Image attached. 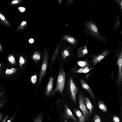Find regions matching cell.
<instances>
[{
	"label": "cell",
	"instance_id": "obj_1",
	"mask_svg": "<svg viewBox=\"0 0 122 122\" xmlns=\"http://www.w3.org/2000/svg\"><path fill=\"white\" fill-rule=\"evenodd\" d=\"M83 33L86 35L101 42L107 43L106 38L100 34L97 24L92 20L85 21L84 25Z\"/></svg>",
	"mask_w": 122,
	"mask_h": 122
},
{
	"label": "cell",
	"instance_id": "obj_2",
	"mask_svg": "<svg viewBox=\"0 0 122 122\" xmlns=\"http://www.w3.org/2000/svg\"><path fill=\"white\" fill-rule=\"evenodd\" d=\"M49 59V53L47 49L45 48L44 51L42 58L36 93H37L38 88L41 85L42 81L47 73Z\"/></svg>",
	"mask_w": 122,
	"mask_h": 122
},
{
	"label": "cell",
	"instance_id": "obj_3",
	"mask_svg": "<svg viewBox=\"0 0 122 122\" xmlns=\"http://www.w3.org/2000/svg\"><path fill=\"white\" fill-rule=\"evenodd\" d=\"M63 63L60 62L59 70L55 92L58 91L61 94L63 93L65 83L66 73L63 68Z\"/></svg>",
	"mask_w": 122,
	"mask_h": 122
},
{
	"label": "cell",
	"instance_id": "obj_4",
	"mask_svg": "<svg viewBox=\"0 0 122 122\" xmlns=\"http://www.w3.org/2000/svg\"><path fill=\"white\" fill-rule=\"evenodd\" d=\"M116 52L117 59V63L118 68L117 82L118 84L120 85L122 84V41Z\"/></svg>",
	"mask_w": 122,
	"mask_h": 122
},
{
	"label": "cell",
	"instance_id": "obj_5",
	"mask_svg": "<svg viewBox=\"0 0 122 122\" xmlns=\"http://www.w3.org/2000/svg\"><path fill=\"white\" fill-rule=\"evenodd\" d=\"M78 99L79 107L82 111L86 120H87L90 116L89 111L87 107L83 95L80 92L79 94Z\"/></svg>",
	"mask_w": 122,
	"mask_h": 122
},
{
	"label": "cell",
	"instance_id": "obj_6",
	"mask_svg": "<svg viewBox=\"0 0 122 122\" xmlns=\"http://www.w3.org/2000/svg\"><path fill=\"white\" fill-rule=\"evenodd\" d=\"M111 51L107 48H106L104 51L101 54L97 55H91V56L92 57V63L93 65L95 66L100 62Z\"/></svg>",
	"mask_w": 122,
	"mask_h": 122
},
{
	"label": "cell",
	"instance_id": "obj_7",
	"mask_svg": "<svg viewBox=\"0 0 122 122\" xmlns=\"http://www.w3.org/2000/svg\"><path fill=\"white\" fill-rule=\"evenodd\" d=\"M61 53L60 56L58 57L60 62L64 63L67 58L69 57L74 50V47L72 46H68Z\"/></svg>",
	"mask_w": 122,
	"mask_h": 122
},
{
	"label": "cell",
	"instance_id": "obj_8",
	"mask_svg": "<svg viewBox=\"0 0 122 122\" xmlns=\"http://www.w3.org/2000/svg\"><path fill=\"white\" fill-rule=\"evenodd\" d=\"M69 86L71 97L74 103H76L77 89L73 80L71 77L69 79Z\"/></svg>",
	"mask_w": 122,
	"mask_h": 122
},
{
	"label": "cell",
	"instance_id": "obj_9",
	"mask_svg": "<svg viewBox=\"0 0 122 122\" xmlns=\"http://www.w3.org/2000/svg\"><path fill=\"white\" fill-rule=\"evenodd\" d=\"M54 80V78L51 76L49 79L45 91V95L46 96H49L53 94H55V91L53 89Z\"/></svg>",
	"mask_w": 122,
	"mask_h": 122
},
{
	"label": "cell",
	"instance_id": "obj_10",
	"mask_svg": "<svg viewBox=\"0 0 122 122\" xmlns=\"http://www.w3.org/2000/svg\"><path fill=\"white\" fill-rule=\"evenodd\" d=\"M88 40H86V45L84 46H81L78 48L76 51V53L78 58L84 57L88 53L87 48Z\"/></svg>",
	"mask_w": 122,
	"mask_h": 122
},
{
	"label": "cell",
	"instance_id": "obj_11",
	"mask_svg": "<svg viewBox=\"0 0 122 122\" xmlns=\"http://www.w3.org/2000/svg\"><path fill=\"white\" fill-rule=\"evenodd\" d=\"M64 110V115L63 116L66 119H71L74 122H78L66 104L65 105Z\"/></svg>",
	"mask_w": 122,
	"mask_h": 122
},
{
	"label": "cell",
	"instance_id": "obj_12",
	"mask_svg": "<svg viewBox=\"0 0 122 122\" xmlns=\"http://www.w3.org/2000/svg\"><path fill=\"white\" fill-rule=\"evenodd\" d=\"M64 38L68 42L74 47H76V45L79 42L77 38L71 35H66L64 36Z\"/></svg>",
	"mask_w": 122,
	"mask_h": 122
},
{
	"label": "cell",
	"instance_id": "obj_13",
	"mask_svg": "<svg viewBox=\"0 0 122 122\" xmlns=\"http://www.w3.org/2000/svg\"><path fill=\"white\" fill-rule=\"evenodd\" d=\"M59 42L55 50L54 51L51 57L50 60L49 69L51 70L52 66L56 61L58 55L59 49Z\"/></svg>",
	"mask_w": 122,
	"mask_h": 122
},
{
	"label": "cell",
	"instance_id": "obj_14",
	"mask_svg": "<svg viewBox=\"0 0 122 122\" xmlns=\"http://www.w3.org/2000/svg\"><path fill=\"white\" fill-rule=\"evenodd\" d=\"M80 82L82 87L87 91L93 100H95L94 96L90 87L86 82L84 80L81 79Z\"/></svg>",
	"mask_w": 122,
	"mask_h": 122
},
{
	"label": "cell",
	"instance_id": "obj_15",
	"mask_svg": "<svg viewBox=\"0 0 122 122\" xmlns=\"http://www.w3.org/2000/svg\"><path fill=\"white\" fill-rule=\"evenodd\" d=\"M74 111L78 118V120L79 122H85V117L79 110L75 108L74 109Z\"/></svg>",
	"mask_w": 122,
	"mask_h": 122
},
{
	"label": "cell",
	"instance_id": "obj_16",
	"mask_svg": "<svg viewBox=\"0 0 122 122\" xmlns=\"http://www.w3.org/2000/svg\"><path fill=\"white\" fill-rule=\"evenodd\" d=\"M83 96L86 104L87 107L89 111V115L90 116L92 114L93 108V106L88 97H86L83 95Z\"/></svg>",
	"mask_w": 122,
	"mask_h": 122
},
{
	"label": "cell",
	"instance_id": "obj_17",
	"mask_svg": "<svg viewBox=\"0 0 122 122\" xmlns=\"http://www.w3.org/2000/svg\"><path fill=\"white\" fill-rule=\"evenodd\" d=\"M116 19L115 21L114 24L113 30L114 31H116L118 30L120 27V22L119 16L118 15H116Z\"/></svg>",
	"mask_w": 122,
	"mask_h": 122
},
{
	"label": "cell",
	"instance_id": "obj_18",
	"mask_svg": "<svg viewBox=\"0 0 122 122\" xmlns=\"http://www.w3.org/2000/svg\"><path fill=\"white\" fill-rule=\"evenodd\" d=\"M31 59L36 63L39 62L41 60V56L40 53L37 51L35 52L32 55Z\"/></svg>",
	"mask_w": 122,
	"mask_h": 122
},
{
	"label": "cell",
	"instance_id": "obj_19",
	"mask_svg": "<svg viewBox=\"0 0 122 122\" xmlns=\"http://www.w3.org/2000/svg\"><path fill=\"white\" fill-rule=\"evenodd\" d=\"M91 69V68H89L88 66H87L83 68H82L79 69L77 71L74 72L73 73H86L89 71Z\"/></svg>",
	"mask_w": 122,
	"mask_h": 122
},
{
	"label": "cell",
	"instance_id": "obj_20",
	"mask_svg": "<svg viewBox=\"0 0 122 122\" xmlns=\"http://www.w3.org/2000/svg\"><path fill=\"white\" fill-rule=\"evenodd\" d=\"M98 106L99 108L103 112H106L107 111V108L106 106L102 101H99Z\"/></svg>",
	"mask_w": 122,
	"mask_h": 122
},
{
	"label": "cell",
	"instance_id": "obj_21",
	"mask_svg": "<svg viewBox=\"0 0 122 122\" xmlns=\"http://www.w3.org/2000/svg\"><path fill=\"white\" fill-rule=\"evenodd\" d=\"M8 59L11 64L13 65L16 63V61L14 57L12 55H9L8 57Z\"/></svg>",
	"mask_w": 122,
	"mask_h": 122
},
{
	"label": "cell",
	"instance_id": "obj_22",
	"mask_svg": "<svg viewBox=\"0 0 122 122\" xmlns=\"http://www.w3.org/2000/svg\"><path fill=\"white\" fill-rule=\"evenodd\" d=\"M119 7L120 10V12L122 14V0H113Z\"/></svg>",
	"mask_w": 122,
	"mask_h": 122
},
{
	"label": "cell",
	"instance_id": "obj_23",
	"mask_svg": "<svg viewBox=\"0 0 122 122\" xmlns=\"http://www.w3.org/2000/svg\"><path fill=\"white\" fill-rule=\"evenodd\" d=\"M42 114H39L34 120L33 122H42Z\"/></svg>",
	"mask_w": 122,
	"mask_h": 122
},
{
	"label": "cell",
	"instance_id": "obj_24",
	"mask_svg": "<svg viewBox=\"0 0 122 122\" xmlns=\"http://www.w3.org/2000/svg\"><path fill=\"white\" fill-rule=\"evenodd\" d=\"M78 65L80 66L83 67L87 66V63L85 61H79L77 62Z\"/></svg>",
	"mask_w": 122,
	"mask_h": 122
},
{
	"label": "cell",
	"instance_id": "obj_25",
	"mask_svg": "<svg viewBox=\"0 0 122 122\" xmlns=\"http://www.w3.org/2000/svg\"><path fill=\"white\" fill-rule=\"evenodd\" d=\"M19 62L20 66V68H21L24 65L25 63V60L23 57L21 56H20L19 59Z\"/></svg>",
	"mask_w": 122,
	"mask_h": 122
},
{
	"label": "cell",
	"instance_id": "obj_26",
	"mask_svg": "<svg viewBox=\"0 0 122 122\" xmlns=\"http://www.w3.org/2000/svg\"><path fill=\"white\" fill-rule=\"evenodd\" d=\"M37 79V76L36 75H34L32 76L31 77V82L34 84L36 83Z\"/></svg>",
	"mask_w": 122,
	"mask_h": 122
},
{
	"label": "cell",
	"instance_id": "obj_27",
	"mask_svg": "<svg viewBox=\"0 0 122 122\" xmlns=\"http://www.w3.org/2000/svg\"><path fill=\"white\" fill-rule=\"evenodd\" d=\"M94 122H102L100 116L97 114L93 118Z\"/></svg>",
	"mask_w": 122,
	"mask_h": 122
},
{
	"label": "cell",
	"instance_id": "obj_28",
	"mask_svg": "<svg viewBox=\"0 0 122 122\" xmlns=\"http://www.w3.org/2000/svg\"><path fill=\"white\" fill-rule=\"evenodd\" d=\"M0 19L2 21L4 22L7 25H9V23L4 16L0 12Z\"/></svg>",
	"mask_w": 122,
	"mask_h": 122
},
{
	"label": "cell",
	"instance_id": "obj_29",
	"mask_svg": "<svg viewBox=\"0 0 122 122\" xmlns=\"http://www.w3.org/2000/svg\"><path fill=\"white\" fill-rule=\"evenodd\" d=\"M113 122H120L119 118L117 116L114 115L113 117Z\"/></svg>",
	"mask_w": 122,
	"mask_h": 122
},
{
	"label": "cell",
	"instance_id": "obj_30",
	"mask_svg": "<svg viewBox=\"0 0 122 122\" xmlns=\"http://www.w3.org/2000/svg\"><path fill=\"white\" fill-rule=\"evenodd\" d=\"M75 1L74 0H67L66 2V4L68 6H69L73 3Z\"/></svg>",
	"mask_w": 122,
	"mask_h": 122
},
{
	"label": "cell",
	"instance_id": "obj_31",
	"mask_svg": "<svg viewBox=\"0 0 122 122\" xmlns=\"http://www.w3.org/2000/svg\"><path fill=\"white\" fill-rule=\"evenodd\" d=\"M18 9L20 12H25L26 10L25 8L23 7H19Z\"/></svg>",
	"mask_w": 122,
	"mask_h": 122
},
{
	"label": "cell",
	"instance_id": "obj_32",
	"mask_svg": "<svg viewBox=\"0 0 122 122\" xmlns=\"http://www.w3.org/2000/svg\"><path fill=\"white\" fill-rule=\"evenodd\" d=\"M5 74L7 75L12 74V71L10 69H7L5 71Z\"/></svg>",
	"mask_w": 122,
	"mask_h": 122
},
{
	"label": "cell",
	"instance_id": "obj_33",
	"mask_svg": "<svg viewBox=\"0 0 122 122\" xmlns=\"http://www.w3.org/2000/svg\"><path fill=\"white\" fill-rule=\"evenodd\" d=\"M15 119V116L13 115L10 118L9 120L7 122H12V121L14 120Z\"/></svg>",
	"mask_w": 122,
	"mask_h": 122
},
{
	"label": "cell",
	"instance_id": "obj_34",
	"mask_svg": "<svg viewBox=\"0 0 122 122\" xmlns=\"http://www.w3.org/2000/svg\"><path fill=\"white\" fill-rule=\"evenodd\" d=\"M10 69L12 71V74L14 73L17 70L16 69L14 68H12Z\"/></svg>",
	"mask_w": 122,
	"mask_h": 122
},
{
	"label": "cell",
	"instance_id": "obj_35",
	"mask_svg": "<svg viewBox=\"0 0 122 122\" xmlns=\"http://www.w3.org/2000/svg\"><path fill=\"white\" fill-rule=\"evenodd\" d=\"M9 116H5V117L4 119L3 120L2 122H5L7 119H8Z\"/></svg>",
	"mask_w": 122,
	"mask_h": 122
},
{
	"label": "cell",
	"instance_id": "obj_36",
	"mask_svg": "<svg viewBox=\"0 0 122 122\" xmlns=\"http://www.w3.org/2000/svg\"><path fill=\"white\" fill-rule=\"evenodd\" d=\"M34 40L32 38L30 39L29 40V42L30 43H32L34 42Z\"/></svg>",
	"mask_w": 122,
	"mask_h": 122
},
{
	"label": "cell",
	"instance_id": "obj_37",
	"mask_svg": "<svg viewBox=\"0 0 122 122\" xmlns=\"http://www.w3.org/2000/svg\"><path fill=\"white\" fill-rule=\"evenodd\" d=\"M3 118V115L2 113H0V122H1Z\"/></svg>",
	"mask_w": 122,
	"mask_h": 122
},
{
	"label": "cell",
	"instance_id": "obj_38",
	"mask_svg": "<svg viewBox=\"0 0 122 122\" xmlns=\"http://www.w3.org/2000/svg\"><path fill=\"white\" fill-rule=\"evenodd\" d=\"M18 1L17 0H15L13 1L12 2V3L13 4H16L18 3Z\"/></svg>",
	"mask_w": 122,
	"mask_h": 122
},
{
	"label": "cell",
	"instance_id": "obj_39",
	"mask_svg": "<svg viewBox=\"0 0 122 122\" xmlns=\"http://www.w3.org/2000/svg\"><path fill=\"white\" fill-rule=\"evenodd\" d=\"M3 105V103L2 102H0V108L2 107Z\"/></svg>",
	"mask_w": 122,
	"mask_h": 122
},
{
	"label": "cell",
	"instance_id": "obj_40",
	"mask_svg": "<svg viewBox=\"0 0 122 122\" xmlns=\"http://www.w3.org/2000/svg\"><path fill=\"white\" fill-rule=\"evenodd\" d=\"M63 118H64V122H68L66 121V119H65V118H64V117L63 116Z\"/></svg>",
	"mask_w": 122,
	"mask_h": 122
},
{
	"label": "cell",
	"instance_id": "obj_41",
	"mask_svg": "<svg viewBox=\"0 0 122 122\" xmlns=\"http://www.w3.org/2000/svg\"><path fill=\"white\" fill-rule=\"evenodd\" d=\"M2 47L1 45L0 44V51H2Z\"/></svg>",
	"mask_w": 122,
	"mask_h": 122
},
{
	"label": "cell",
	"instance_id": "obj_42",
	"mask_svg": "<svg viewBox=\"0 0 122 122\" xmlns=\"http://www.w3.org/2000/svg\"><path fill=\"white\" fill-rule=\"evenodd\" d=\"M122 35V30H121L120 33V36H121Z\"/></svg>",
	"mask_w": 122,
	"mask_h": 122
},
{
	"label": "cell",
	"instance_id": "obj_43",
	"mask_svg": "<svg viewBox=\"0 0 122 122\" xmlns=\"http://www.w3.org/2000/svg\"><path fill=\"white\" fill-rule=\"evenodd\" d=\"M2 96V93L0 92V97Z\"/></svg>",
	"mask_w": 122,
	"mask_h": 122
},
{
	"label": "cell",
	"instance_id": "obj_44",
	"mask_svg": "<svg viewBox=\"0 0 122 122\" xmlns=\"http://www.w3.org/2000/svg\"><path fill=\"white\" fill-rule=\"evenodd\" d=\"M1 63H0V67L1 66Z\"/></svg>",
	"mask_w": 122,
	"mask_h": 122
}]
</instances>
